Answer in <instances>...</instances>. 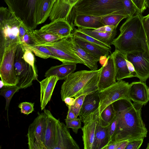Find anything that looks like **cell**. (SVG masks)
<instances>
[{
    "label": "cell",
    "mask_w": 149,
    "mask_h": 149,
    "mask_svg": "<svg viewBox=\"0 0 149 149\" xmlns=\"http://www.w3.org/2000/svg\"><path fill=\"white\" fill-rule=\"evenodd\" d=\"M142 15L137 13L122 24L119 35L111 44L115 49L126 54L149 51V42L142 23Z\"/></svg>",
    "instance_id": "obj_1"
},
{
    "label": "cell",
    "mask_w": 149,
    "mask_h": 149,
    "mask_svg": "<svg viewBox=\"0 0 149 149\" xmlns=\"http://www.w3.org/2000/svg\"><path fill=\"white\" fill-rule=\"evenodd\" d=\"M143 106L142 104L134 102L133 106L126 111H115L117 126L110 142L143 139L147 137L148 130L141 117Z\"/></svg>",
    "instance_id": "obj_2"
},
{
    "label": "cell",
    "mask_w": 149,
    "mask_h": 149,
    "mask_svg": "<svg viewBox=\"0 0 149 149\" xmlns=\"http://www.w3.org/2000/svg\"><path fill=\"white\" fill-rule=\"evenodd\" d=\"M102 68V66L96 70H80L69 75L61 86L62 101L67 97L76 99L98 91V84Z\"/></svg>",
    "instance_id": "obj_3"
},
{
    "label": "cell",
    "mask_w": 149,
    "mask_h": 149,
    "mask_svg": "<svg viewBox=\"0 0 149 149\" xmlns=\"http://www.w3.org/2000/svg\"><path fill=\"white\" fill-rule=\"evenodd\" d=\"M73 12L75 15L102 17L118 15L128 18L122 0H79L74 6Z\"/></svg>",
    "instance_id": "obj_4"
},
{
    "label": "cell",
    "mask_w": 149,
    "mask_h": 149,
    "mask_svg": "<svg viewBox=\"0 0 149 149\" xmlns=\"http://www.w3.org/2000/svg\"><path fill=\"white\" fill-rule=\"evenodd\" d=\"M22 21L8 8H0V58L5 50L15 43H21L18 37Z\"/></svg>",
    "instance_id": "obj_5"
},
{
    "label": "cell",
    "mask_w": 149,
    "mask_h": 149,
    "mask_svg": "<svg viewBox=\"0 0 149 149\" xmlns=\"http://www.w3.org/2000/svg\"><path fill=\"white\" fill-rule=\"evenodd\" d=\"M8 9L22 21L28 31H33L38 25L37 15L39 0H4Z\"/></svg>",
    "instance_id": "obj_6"
},
{
    "label": "cell",
    "mask_w": 149,
    "mask_h": 149,
    "mask_svg": "<svg viewBox=\"0 0 149 149\" xmlns=\"http://www.w3.org/2000/svg\"><path fill=\"white\" fill-rule=\"evenodd\" d=\"M24 52L23 45L19 44L15 53L14 66L18 80L16 86L20 89H25L31 86L33 81L38 79V76L32 66L24 59Z\"/></svg>",
    "instance_id": "obj_7"
},
{
    "label": "cell",
    "mask_w": 149,
    "mask_h": 149,
    "mask_svg": "<svg viewBox=\"0 0 149 149\" xmlns=\"http://www.w3.org/2000/svg\"><path fill=\"white\" fill-rule=\"evenodd\" d=\"M19 44L15 43L8 47L0 58V76L4 86H15L18 83L14 62L16 51Z\"/></svg>",
    "instance_id": "obj_8"
},
{
    "label": "cell",
    "mask_w": 149,
    "mask_h": 149,
    "mask_svg": "<svg viewBox=\"0 0 149 149\" xmlns=\"http://www.w3.org/2000/svg\"><path fill=\"white\" fill-rule=\"evenodd\" d=\"M129 84L122 80H118L110 86L99 91L100 114L108 106L117 100L129 98L128 93Z\"/></svg>",
    "instance_id": "obj_9"
},
{
    "label": "cell",
    "mask_w": 149,
    "mask_h": 149,
    "mask_svg": "<svg viewBox=\"0 0 149 149\" xmlns=\"http://www.w3.org/2000/svg\"><path fill=\"white\" fill-rule=\"evenodd\" d=\"M71 34L56 42L39 45L49 49L55 55L56 59L62 63L83 64L81 60L74 54L70 48Z\"/></svg>",
    "instance_id": "obj_10"
},
{
    "label": "cell",
    "mask_w": 149,
    "mask_h": 149,
    "mask_svg": "<svg viewBox=\"0 0 149 149\" xmlns=\"http://www.w3.org/2000/svg\"><path fill=\"white\" fill-rule=\"evenodd\" d=\"M46 115L43 112L38 114L29 125L27 134L29 149H45L44 138Z\"/></svg>",
    "instance_id": "obj_11"
},
{
    "label": "cell",
    "mask_w": 149,
    "mask_h": 149,
    "mask_svg": "<svg viewBox=\"0 0 149 149\" xmlns=\"http://www.w3.org/2000/svg\"><path fill=\"white\" fill-rule=\"evenodd\" d=\"M126 56L134 67L136 77L146 82L149 78V51L129 53Z\"/></svg>",
    "instance_id": "obj_12"
},
{
    "label": "cell",
    "mask_w": 149,
    "mask_h": 149,
    "mask_svg": "<svg viewBox=\"0 0 149 149\" xmlns=\"http://www.w3.org/2000/svg\"><path fill=\"white\" fill-rule=\"evenodd\" d=\"M100 114V106L88 115L83 121L81 129L84 149H93L95 135Z\"/></svg>",
    "instance_id": "obj_13"
},
{
    "label": "cell",
    "mask_w": 149,
    "mask_h": 149,
    "mask_svg": "<svg viewBox=\"0 0 149 149\" xmlns=\"http://www.w3.org/2000/svg\"><path fill=\"white\" fill-rule=\"evenodd\" d=\"M79 149V146L70 135L66 125L59 120L54 149Z\"/></svg>",
    "instance_id": "obj_14"
},
{
    "label": "cell",
    "mask_w": 149,
    "mask_h": 149,
    "mask_svg": "<svg viewBox=\"0 0 149 149\" xmlns=\"http://www.w3.org/2000/svg\"><path fill=\"white\" fill-rule=\"evenodd\" d=\"M102 66L98 84L99 91L110 86L116 82L114 61L111 54L107 57Z\"/></svg>",
    "instance_id": "obj_15"
},
{
    "label": "cell",
    "mask_w": 149,
    "mask_h": 149,
    "mask_svg": "<svg viewBox=\"0 0 149 149\" xmlns=\"http://www.w3.org/2000/svg\"><path fill=\"white\" fill-rule=\"evenodd\" d=\"M79 0H56L49 16V19L52 21L58 19H64L69 22V18L73 13L74 6Z\"/></svg>",
    "instance_id": "obj_16"
},
{
    "label": "cell",
    "mask_w": 149,
    "mask_h": 149,
    "mask_svg": "<svg viewBox=\"0 0 149 149\" xmlns=\"http://www.w3.org/2000/svg\"><path fill=\"white\" fill-rule=\"evenodd\" d=\"M43 110L46 115L44 138L45 149H54L55 145L57 127L59 119L55 118L49 110L45 108Z\"/></svg>",
    "instance_id": "obj_17"
},
{
    "label": "cell",
    "mask_w": 149,
    "mask_h": 149,
    "mask_svg": "<svg viewBox=\"0 0 149 149\" xmlns=\"http://www.w3.org/2000/svg\"><path fill=\"white\" fill-rule=\"evenodd\" d=\"M148 89L146 82H133L129 84L128 97L133 102L145 105L149 101Z\"/></svg>",
    "instance_id": "obj_18"
},
{
    "label": "cell",
    "mask_w": 149,
    "mask_h": 149,
    "mask_svg": "<svg viewBox=\"0 0 149 149\" xmlns=\"http://www.w3.org/2000/svg\"><path fill=\"white\" fill-rule=\"evenodd\" d=\"M40 29L52 34L65 38L72 33L73 27L66 20L58 19L44 25Z\"/></svg>",
    "instance_id": "obj_19"
},
{
    "label": "cell",
    "mask_w": 149,
    "mask_h": 149,
    "mask_svg": "<svg viewBox=\"0 0 149 149\" xmlns=\"http://www.w3.org/2000/svg\"><path fill=\"white\" fill-rule=\"evenodd\" d=\"M70 47L74 54L91 70H97V63L100 60L81 48L74 41L72 33L71 35Z\"/></svg>",
    "instance_id": "obj_20"
},
{
    "label": "cell",
    "mask_w": 149,
    "mask_h": 149,
    "mask_svg": "<svg viewBox=\"0 0 149 149\" xmlns=\"http://www.w3.org/2000/svg\"><path fill=\"white\" fill-rule=\"evenodd\" d=\"M59 80L56 76H52L40 81V106L42 110L50 101L56 84Z\"/></svg>",
    "instance_id": "obj_21"
},
{
    "label": "cell",
    "mask_w": 149,
    "mask_h": 149,
    "mask_svg": "<svg viewBox=\"0 0 149 149\" xmlns=\"http://www.w3.org/2000/svg\"><path fill=\"white\" fill-rule=\"evenodd\" d=\"M111 55L114 61L116 80L132 77L127 66L126 54L115 49Z\"/></svg>",
    "instance_id": "obj_22"
},
{
    "label": "cell",
    "mask_w": 149,
    "mask_h": 149,
    "mask_svg": "<svg viewBox=\"0 0 149 149\" xmlns=\"http://www.w3.org/2000/svg\"><path fill=\"white\" fill-rule=\"evenodd\" d=\"M73 38L75 42L81 48L100 61L101 58H106L111 52V51L107 48L89 42L73 35Z\"/></svg>",
    "instance_id": "obj_23"
},
{
    "label": "cell",
    "mask_w": 149,
    "mask_h": 149,
    "mask_svg": "<svg viewBox=\"0 0 149 149\" xmlns=\"http://www.w3.org/2000/svg\"><path fill=\"white\" fill-rule=\"evenodd\" d=\"M99 91L86 96L79 115L81 122L100 106Z\"/></svg>",
    "instance_id": "obj_24"
},
{
    "label": "cell",
    "mask_w": 149,
    "mask_h": 149,
    "mask_svg": "<svg viewBox=\"0 0 149 149\" xmlns=\"http://www.w3.org/2000/svg\"><path fill=\"white\" fill-rule=\"evenodd\" d=\"M109 124L104 122L100 115L95 135L93 149H103L108 144V129Z\"/></svg>",
    "instance_id": "obj_25"
},
{
    "label": "cell",
    "mask_w": 149,
    "mask_h": 149,
    "mask_svg": "<svg viewBox=\"0 0 149 149\" xmlns=\"http://www.w3.org/2000/svg\"><path fill=\"white\" fill-rule=\"evenodd\" d=\"M102 17L84 14L76 15L74 19V24L79 28L97 29L104 26L101 21Z\"/></svg>",
    "instance_id": "obj_26"
},
{
    "label": "cell",
    "mask_w": 149,
    "mask_h": 149,
    "mask_svg": "<svg viewBox=\"0 0 149 149\" xmlns=\"http://www.w3.org/2000/svg\"><path fill=\"white\" fill-rule=\"evenodd\" d=\"M76 65L75 63H62L59 65L52 66L46 71L44 76H54L58 77L59 80H65L69 75L74 72Z\"/></svg>",
    "instance_id": "obj_27"
},
{
    "label": "cell",
    "mask_w": 149,
    "mask_h": 149,
    "mask_svg": "<svg viewBox=\"0 0 149 149\" xmlns=\"http://www.w3.org/2000/svg\"><path fill=\"white\" fill-rule=\"evenodd\" d=\"M77 30L109 46H111L117 34L116 29L111 32L105 33L95 31L93 29L79 28Z\"/></svg>",
    "instance_id": "obj_28"
},
{
    "label": "cell",
    "mask_w": 149,
    "mask_h": 149,
    "mask_svg": "<svg viewBox=\"0 0 149 149\" xmlns=\"http://www.w3.org/2000/svg\"><path fill=\"white\" fill-rule=\"evenodd\" d=\"M54 2L52 0H39L37 15L38 25L45 22L49 17Z\"/></svg>",
    "instance_id": "obj_29"
},
{
    "label": "cell",
    "mask_w": 149,
    "mask_h": 149,
    "mask_svg": "<svg viewBox=\"0 0 149 149\" xmlns=\"http://www.w3.org/2000/svg\"><path fill=\"white\" fill-rule=\"evenodd\" d=\"M33 32L37 45L54 42L64 38L52 34L40 29L35 30Z\"/></svg>",
    "instance_id": "obj_30"
},
{
    "label": "cell",
    "mask_w": 149,
    "mask_h": 149,
    "mask_svg": "<svg viewBox=\"0 0 149 149\" xmlns=\"http://www.w3.org/2000/svg\"><path fill=\"white\" fill-rule=\"evenodd\" d=\"M24 45L30 49L36 56L40 58L45 59L51 58L56 59L55 55L45 47L39 45L33 46Z\"/></svg>",
    "instance_id": "obj_31"
},
{
    "label": "cell",
    "mask_w": 149,
    "mask_h": 149,
    "mask_svg": "<svg viewBox=\"0 0 149 149\" xmlns=\"http://www.w3.org/2000/svg\"><path fill=\"white\" fill-rule=\"evenodd\" d=\"M20 89L16 85H4L0 90V95L4 97L6 99L5 110L7 111L8 118V109L10 101L14 94Z\"/></svg>",
    "instance_id": "obj_32"
},
{
    "label": "cell",
    "mask_w": 149,
    "mask_h": 149,
    "mask_svg": "<svg viewBox=\"0 0 149 149\" xmlns=\"http://www.w3.org/2000/svg\"><path fill=\"white\" fill-rule=\"evenodd\" d=\"M127 18L125 16L118 15H111L102 17L101 21L104 26H113L117 28L120 22Z\"/></svg>",
    "instance_id": "obj_33"
},
{
    "label": "cell",
    "mask_w": 149,
    "mask_h": 149,
    "mask_svg": "<svg viewBox=\"0 0 149 149\" xmlns=\"http://www.w3.org/2000/svg\"><path fill=\"white\" fill-rule=\"evenodd\" d=\"M102 120L109 124L116 117V113L113 103L107 107L100 114Z\"/></svg>",
    "instance_id": "obj_34"
},
{
    "label": "cell",
    "mask_w": 149,
    "mask_h": 149,
    "mask_svg": "<svg viewBox=\"0 0 149 149\" xmlns=\"http://www.w3.org/2000/svg\"><path fill=\"white\" fill-rule=\"evenodd\" d=\"M72 34L73 35L81 38L89 42L107 48L111 51V46H109L106 45L95 38L79 31L77 29H75L74 30Z\"/></svg>",
    "instance_id": "obj_35"
},
{
    "label": "cell",
    "mask_w": 149,
    "mask_h": 149,
    "mask_svg": "<svg viewBox=\"0 0 149 149\" xmlns=\"http://www.w3.org/2000/svg\"><path fill=\"white\" fill-rule=\"evenodd\" d=\"M22 44L24 48V52L23 55L24 59L32 66L36 73L38 74V72L35 65V57L33 53L26 46Z\"/></svg>",
    "instance_id": "obj_36"
},
{
    "label": "cell",
    "mask_w": 149,
    "mask_h": 149,
    "mask_svg": "<svg viewBox=\"0 0 149 149\" xmlns=\"http://www.w3.org/2000/svg\"><path fill=\"white\" fill-rule=\"evenodd\" d=\"M126 13L128 17H131L137 13L136 8L131 0H122Z\"/></svg>",
    "instance_id": "obj_37"
},
{
    "label": "cell",
    "mask_w": 149,
    "mask_h": 149,
    "mask_svg": "<svg viewBox=\"0 0 149 149\" xmlns=\"http://www.w3.org/2000/svg\"><path fill=\"white\" fill-rule=\"evenodd\" d=\"M86 95H81L75 99V100L74 105L68 107L70 108L77 117L79 115L80 111Z\"/></svg>",
    "instance_id": "obj_38"
},
{
    "label": "cell",
    "mask_w": 149,
    "mask_h": 149,
    "mask_svg": "<svg viewBox=\"0 0 149 149\" xmlns=\"http://www.w3.org/2000/svg\"><path fill=\"white\" fill-rule=\"evenodd\" d=\"M81 121L80 118L65 121L66 125L68 128L72 129L73 131L75 133L77 134L79 129H81Z\"/></svg>",
    "instance_id": "obj_39"
},
{
    "label": "cell",
    "mask_w": 149,
    "mask_h": 149,
    "mask_svg": "<svg viewBox=\"0 0 149 149\" xmlns=\"http://www.w3.org/2000/svg\"><path fill=\"white\" fill-rule=\"evenodd\" d=\"M34 103L23 102L19 104L18 107L21 113L28 115L34 111Z\"/></svg>",
    "instance_id": "obj_40"
},
{
    "label": "cell",
    "mask_w": 149,
    "mask_h": 149,
    "mask_svg": "<svg viewBox=\"0 0 149 149\" xmlns=\"http://www.w3.org/2000/svg\"><path fill=\"white\" fill-rule=\"evenodd\" d=\"M22 44L28 46H33L37 45L34 37L33 31H28L25 34Z\"/></svg>",
    "instance_id": "obj_41"
},
{
    "label": "cell",
    "mask_w": 149,
    "mask_h": 149,
    "mask_svg": "<svg viewBox=\"0 0 149 149\" xmlns=\"http://www.w3.org/2000/svg\"><path fill=\"white\" fill-rule=\"evenodd\" d=\"M117 124V120L116 116L110 123L108 127V135L109 140V143L111 141L113 137L116 129Z\"/></svg>",
    "instance_id": "obj_42"
},
{
    "label": "cell",
    "mask_w": 149,
    "mask_h": 149,
    "mask_svg": "<svg viewBox=\"0 0 149 149\" xmlns=\"http://www.w3.org/2000/svg\"><path fill=\"white\" fill-rule=\"evenodd\" d=\"M135 5L138 13L142 14L147 8L146 0H131Z\"/></svg>",
    "instance_id": "obj_43"
},
{
    "label": "cell",
    "mask_w": 149,
    "mask_h": 149,
    "mask_svg": "<svg viewBox=\"0 0 149 149\" xmlns=\"http://www.w3.org/2000/svg\"><path fill=\"white\" fill-rule=\"evenodd\" d=\"M143 140V139H141L129 141L125 149H139L142 145Z\"/></svg>",
    "instance_id": "obj_44"
},
{
    "label": "cell",
    "mask_w": 149,
    "mask_h": 149,
    "mask_svg": "<svg viewBox=\"0 0 149 149\" xmlns=\"http://www.w3.org/2000/svg\"><path fill=\"white\" fill-rule=\"evenodd\" d=\"M141 20L149 42V14L145 16L142 15Z\"/></svg>",
    "instance_id": "obj_45"
},
{
    "label": "cell",
    "mask_w": 149,
    "mask_h": 149,
    "mask_svg": "<svg viewBox=\"0 0 149 149\" xmlns=\"http://www.w3.org/2000/svg\"><path fill=\"white\" fill-rule=\"evenodd\" d=\"M28 31V30L22 22L21 24L19 27L18 35L19 38L20 42L21 44L23 42L24 36L26 33Z\"/></svg>",
    "instance_id": "obj_46"
},
{
    "label": "cell",
    "mask_w": 149,
    "mask_h": 149,
    "mask_svg": "<svg viewBox=\"0 0 149 149\" xmlns=\"http://www.w3.org/2000/svg\"><path fill=\"white\" fill-rule=\"evenodd\" d=\"M116 29V28L113 26L107 25L93 30L95 31L105 33L112 32Z\"/></svg>",
    "instance_id": "obj_47"
},
{
    "label": "cell",
    "mask_w": 149,
    "mask_h": 149,
    "mask_svg": "<svg viewBox=\"0 0 149 149\" xmlns=\"http://www.w3.org/2000/svg\"><path fill=\"white\" fill-rule=\"evenodd\" d=\"M127 63L128 70L132 77H136V74L133 65L127 59Z\"/></svg>",
    "instance_id": "obj_48"
},
{
    "label": "cell",
    "mask_w": 149,
    "mask_h": 149,
    "mask_svg": "<svg viewBox=\"0 0 149 149\" xmlns=\"http://www.w3.org/2000/svg\"><path fill=\"white\" fill-rule=\"evenodd\" d=\"M121 141H112L109 143L103 149H117Z\"/></svg>",
    "instance_id": "obj_49"
},
{
    "label": "cell",
    "mask_w": 149,
    "mask_h": 149,
    "mask_svg": "<svg viewBox=\"0 0 149 149\" xmlns=\"http://www.w3.org/2000/svg\"><path fill=\"white\" fill-rule=\"evenodd\" d=\"M75 99L73 97H67L65 98L63 101L64 102L68 107H70L74 105Z\"/></svg>",
    "instance_id": "obj_50"
},
{
    "label": "cell",
    "mask_w": 149,
    "mask_h": 149,
    "mask_svg": "<svg viewBox=\"0 0 149 149\" xmlns=\"http://www.w3.org/2000/svg\"><path fill=\"white\" fill-rule=\"evenodd\" d=\"M76 115L72 111L70 108L68 107V111L67 115L65 121H68L77 118Z\"/></svg>",
    "instance_id": "obj_51"
},
{
    "label": "cell",
    "mask_w": 149,
    "mask_h": 149,
    "mask_svg": "<svg viewBox=\"0 0 149 149\" xmlns=\"http://www.w3.org/2000/svg\"><path fill=\"white\" fill-rule=\"evenodd\" d=\"M129 141H121L117 149H125Z\"/></svg>",
    "instance_id": "obj_52"
},
{
    "label": "cell",
    "mask_w": 149,
    "mask_h": 149,
    "mask_svg": "<svg viewBox=\"0 0 149 149\" xmlns=\"http://www.w3.org/2000/svg\"><path fill=\"white\" fill-rule=\"evenodd\" d=\"M147 7L149 8V0H146Z\"/></svg>",
    "instance_id": "obj_53"
},
{
    "label": "cell",
    "mask_w": 149,
    "mask_h": 149,
    "mask_svg": "<svg viewBox=\"0 0 149 149\" xmlns=\"http://www.w3.org/2000/svg\"><path fill=\"white\" fill-rule=\"evenodd\" d=\"M54 1L55 2L56 0H52Z\"/></svg>",
    "instance_id": "obj_54"
},
{
    "label": "cell",
    "mask_w": 149,
    "mask_h": 149,
    "mask_svg": "<svg viewBox=\"0 0 149 149\" xmlns=\"http://www.w3.org/2000/svg\"><path fill=\"white\" fill-rule=\"evenodd\" d=\"M148 92H149V88H148Z\"/></svg>",
    "instance_id": "obj_55"
}]
</instances>
